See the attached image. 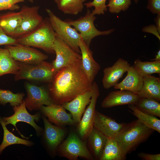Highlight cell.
Masks as SVG:
<instances>
[{
    "instance_id": "obj_1",
    "label": "cell",
    "mask_w": 160,
    "mask_h": 160,
    "mask_svg": "<svg viewBox=\"0 0 160 160\" xmlns=\"http://www.w3.org/2000/svg\"><path fill=\"white\" fill-rule=\"evenodd\" d=\"M92 84L84 71L81 60L59 70L49 86V91L54 103L61 105L91 90Z\"/></svg>"
},
{
    "instance_id": "obj_2",
    "label": "cell",
    "mask_w": 160,
    "mask_h": 160,
    "mask_svg": "<svg viewBox=\"0 0 160 160\" xmlns=\"http://www.w3.org/2000/svg\"><path fill=\"white\" fill-rule=\"evenodd\" d=\"M154 131L137 119L125 124L114 138L126 155L146 141Z\"/></svg>"
},
{
    "instance_id": "obj_3",
    "label": "cell",
    "mask_w": 160,
    "mask_h": 160,
    "mask_svg": "<svg viewBox=\"0 0 160 160\" xmlns=\"http://www.w3.org/2000/svg\"><path fill=\"white\" fill-rule=\"evenodd\" d=\"M57 36L48 18H46L34 31L17 39L18 44L39 48L52 54L55 53L53 45Z\"/></svg>"
},
{
    "instance_id": "obj_4",
    "label": "cell",
    "mask_w": 160,
    "mask_h": 160,
    "mask_svg": "<svg viewBox=\"0 0 160 160\" xmlns=\"http://www.w3.org/2000/svg\"><path fill=\"white\" fill-rule=\"evenodd\" d=\"M19 68L14 80L22 79L45 83H52L57 72L52 63L44 61L36 65L25 64L17 61Z\"/></svg>"
},
{
    "instance_id": "obj_5",
    "label": "cell",
    "mask_w": 160,
    "mask_h": 160,
    "mask_svg": "<svg viewBox=\"0 0 160 160\" xmlns=\"http://www.w3.org/2000/svg\"><path fill=\"white\" fill-rule=\"evenodd\" d=\"M57 151L60 156L70 160H76L79 157L87 160L94 159L86 142L73 130L59 145Z\"/></svg>"
},
{
    "instance_id": "obj_6",
    "label": "cell",
    "mask_w": 160,
    "mask_h": 160,
    "mask_svg": "<svg viewBox=\"0 0 160 160\" xmlns=\"http://www.w3.org/2000/svg\"><path fill=\"white\" fill-rule=\"evenodd\" d=\"M46 11L51 25L57 35L74 51L80 54L79 43L81 38L79 33L66 20L57 16L49 9Z\"/></svg>"
},
{
    "instance_id": "obj_7",
    "label": "cell",
    "mask_w": 160,
    "mask_h": 160,
    "mask_svg": "<svg viewBox=\"0 0 160 160\" xmlns=\"http://www.w3.org/2000/svg\"><path fill=\"white\" fill-rule=\"evenodd\" d=\"M96 19L89 9L85 15L77 20H66L77 31L87 46L89 47L92 39L101 35H108L113 32L114 29L105 31H100L95 27L94 22Z\"/></svg>"
},
{
    "instance_id": "obj_8",
    "label": "cell",
    "mask_w": 160,
    "mask_h": 160,
    "mask_svg": "<svg viewBox=\"0 0 160 160\" xmlns=\"http://www.w3.org/2000/svg\"><path fill=\"white\" fill-rule=\"evenodd\" d=\"M39 9L38 6L22 7L20 11L22 17L21 23L12 37L17 39L26 35L39 26L43 20L39 13Z\"/></svg>"
},
{
    "instance_id": "obj_9",
    "label": "cell",
    "mask_w": 160,
    "mask_h": 160,
    "mask_svg": "<svg viewBox=\"0 0 160 160\" xmlns=\"http://www.w3.org/2000/svg\"><path fill=\"white\" fill-rule=\"evenodd\" d=\"M92 95L89 105L83 115L81 119L77 124L78 135L82 140H86L93 127V121L95 106L100 91L97 84L93 81L91 86Z\"/></svg>"
},
{
    "instance_id": "obj_10",
    "label": "cell",
    "mask_w": 160,
    "mask_h": 160,
    "mask_svg": "<svg viewBox=\"0 0 160 160\" xmlns=\"http://www.w3.org/2000/svg\"><path fill=\"white\" fill-rule=\"evenodd\" d=\"M12 57L16 61L36 65L45 61L48 56L31 47L17 44L15 45H6Z\"/></svg>"
},
{
    "instance_id": "obj_11",
    "label": "cell",
    "mask_w": 160,
    "mask_h": 160,
    "mask_svg": "<svg viewBox=\"0 0 160 160\" xmlns=\"http://www.w3.org/2000/svg\"><path fill=\"white\" fill-rule=\"evenodd\" d=\"M27 96L24 100L26 108L30 111L40 110L41 106L55 103L49 93L44 88L28 82L25 84Z\"/></svg>"
},
{
    "instance_id": "obj_12",
    "label": "cell",
    "mask_w": 160,
    "mask_h": 160,
    "mask_svg": "<svg viewBox=\"0 0 160 160\" xmlns=\"http://www.w3.org/2000/svg\"><path fill=\"white\" fill-rule=\"evenodd\" d=\"M56 58L52 63L58 71L62 68L81 60L80 54L76 52L57 36L53 45Z\"/></svg>"
},
{
    "instance_id": "obj_13",
    "label": "cell",
    "mask_w": 160,
    "mask_h": 160,
    "mask_svg": "<svg viewBox=\"0 0 160 160\" xmlns=\"http://www.w3.org/2000/svg\"><path fill=\"white\" fill-rule=\"evenodd\" d=\"M14 114L8 117H3L2 118L7 126L9 124L13 125L23 137H25L18 130L16 124L19 122H23L30 124L35 130L36 135L39 136L42 135L43 132L42 128L38 126L35 121H39L41 118L40 113H37L35 114H30L27 110L25 101L23 100V103L19 106L13 108Z\"/></svg>"
},
{
    "instance_id": "obj_14",
    "label": "cell",
    "mask_w": 160,
    "mask_h": 160,
    "mask_svg": "<svg viewBox=\"0 0 160 160\" xmlns=\"http://www.w3.org/2000/svg\"><path fill=\"white\" fill-rule=\"evenodd\" d=\"M42 118L44 125L42 134L44 142L49 151L54 155L65 136L66 130L63 127L53 125L44 116Z\"/></svg>"
},
{
    "instance_id": "obj_15",
    "label": "cell",
    "mask_w": 160,
    "mask_h": 160,
    "mask_svg": "<svg viewBox=\"0 0 160 160\" xmlns=\"http://www.w3.org/2000/svg\"><path fill=\"white\" fill-rule=\"evenodd\" d=\"M40 110L49 122L56 126L64 127L76 124L71 114L67 113L62 105L55 103L46 106L43 105Z\"/></svg>"
},
{
    "instance_id": "obj_16",
    "label": "cell",
    "mask_w": 160,
    "mask_h": 160,
    "mask_svg": "<svg viewBox=\"0 0 160 160\" xmlns=\"http://www.w3.org/2000/svg\"><path fill=\"white\" fill-rule=\"evenodd\" d=\"M130 66L127 61L120 58L112 66L105 68L102 80L103 88L108 89L115 86Z\"/></svg>"
},
{
    "instance_id": "obj_17",
    "label": "cell",
    "mask_w": 160,
    "mask_h": 160,
    "mask_svg": "<svg viewBox=\"0 0 160 160\" xmlns=\"http://www.w3.org/2000/svg\"><path fill=\"white\" fill-rule=\"evenodd\" d=\"M125 123H119L111 117L95 110L93 127L108 138H114Z\"/></svg>"
},
{
    "instance_id": "obj_18",
    "label": "cell",
    "mask_w": 160,
    "mask_h": 160,
    "mask_svg": "<svg viewBox=\"0 0 160 160\" xmlns=\"http://www.w3.org/2000/svg\"><path fill=\"white\" fill-rule=\"evenodd\" d=\"M140 97L137 94L125 90H116L110 92L101 103L105 108L126 105H134Z\"/></svg>"
},
{
    "instance_id": "obj_19",
    "label": "cell",
    "mask_w": 160,
    "mask_h": 160,
    "mask_svg": "<svg viewBox=\"0 0 160 160\" xmlns=\"http://www.w3.org/2000/svg\"><path fill=\"white\" fill-rule=\"evenodd\" d=\"M79 47L81 54L82 68L90 81L92 83L100 69V65L94 60L92 51L82 38L79 41Z\"/></svg>"
},
{
    "instance_id": "obj_20",
    "label": "cell",
    "mask_w": 160,
    "mask_h": 160,
    "mask_svg": "<svg viewBox=\"0 0 160 160\" xmlns=\"http://www.w3.org/2000/svg\"><path fill=\"white\" fill-rule=\"evenodd\" d=\"M92 95V89L85 92L76 97L71 101L61 105L72 115L76 124L81 120L86 106L89 105Z\"/></svg>"
},
{
    "instance_id": "obj_21",
    "label": "cell",
    "mask_w": 160,
    "mask_h": 160,
    "mask_svg": "<svg viewBox=\"0 0 160 160\" xmlns=\"http://www.w3.org/2000/svg\"><path fill=\"white\" fill-rule=\"evenodd\" d=\"M126 76L120 82L113 87L116 89L125 90L137 94L140 90L143 83V76L133 66H130L127 70Z\"/></svg>"
},
{
    "instance_id": "obj_22",
    "label": "cell",
    "mask_w": 160,
    "mask_h": 160,
    "mask_svg": "<svg viewBox=\"0 0 160 160\" xmlns=\"http://www.w3.org/2000/svg\"><path fill=\"white\" fill-rule=\"evenodd\" d=\"M140 97L152 98L160 101V78L151 75L143 76V83L137 93Z\"/></svg>"
},
{
    "instance_id": "obj_23",
    "label": "cell",
    "mask_w": 160,
    "mask_h": 160,
    "mask_svg": "<svg viewBox=\"0 0 160 160\" xmlns=\"http://www.w3.org/2000/svg\"><path fill=\"white\" fill-rule=\"evenodd\" d=\"M21 20L20 11L9 12L0 15V26L6 34L12 37L19 27Z\"/></svg>"
},
{
    "instance_id": "obj_24",
    "label": "cell",
    "mask_w": 160,
    "mask_h": 160,
    "mask_svg": "<svg viewBox=\"0 0 160 160\" xmlns=\"http://www.w3.org/2000/svg\"><path fill=\"white\" fill-rule=\"evenodd\" d=\"M108 137L94 127L87 138L93 157L99 160L108 140Z\"/></svg>"
},
{
    "instance_id": "obj_25",
    "label": "cell",
    "mask_w": 160,
    "mask_h": 160,
    "mask_svg": "<svg viewBox=\"0 0 160 160\" xmlns=\"http://www.w3.org/2000/svg\"><path fill=\"white\" fill-rule=\"evenodd\" d=\"M19 68L17 61L6 48H0V77L5 74H15Z\"/></svg>"
},
{
    "instance_id": "obj_26",
    "label": "cell",
    "mask_w": 160,
    "mask_h": 160,
    "mask_svg": "<svg viewBox=\"0 0 160 160\" xmlns=\"http://www.w3.org/2000/svg\"><path fill=\"white\" fill-rule=\"evenodd\" d=\"M126 155L114 138H108L100 160H124Z\"/></svg>"
},
{
    "instance_id": "obj_27",
    "label": "cell",
    "mask_w": 160,
    "mask_h": 160,
    "mask_svg": "<svg viewBox=\"0 0 160 160\" xmlns=\"http://www.w3.org/2000/svg\"><path fill=\"white\" fill-rule=\"evenodd\" d=\"M0 124L3 130V138L2 142L0 145V154H1L4 149L7 146L12 145L20 144L31 146L33 143L28 140L19 138L14 135L7 128L2 118L0 116Z\"/></svg>"
},
{
    "instance_id": "obj_28",
    "label": "cell",
    "mask_w": 160,
    "mask_h": 160,
    "mask_svg": "<svg viewBox=\"0 0 160 160\" xmlns=\"http://www.w3.org/2000/svg\"><path fill=\"white\" fill-rule=\"evenodd\" d=\"M129 111L144 125L160 133V120L156 117L145 113L138 109L134 105H129Z\"/></svg>"
},
{
    "instance_id": "obj_29",
    "label": "cell",
    "mask_w": 160,
    "mask_h": 160,
    "mask_svg": "<svg viewBox=\"0 0 160 160\" xmlns=\"http://www.w3.org/2000/svg\"><path fill=\"white\" fill-rule=\"evenodd\" d=\"M87 0H54L58 9L65 14L77 15L83 11Z\"/></svg>"
},
{
    "instance_id": "obj_30",
    "label": "cell",
    "mask_w": 160,
    "mask_h": 160,
    "mask_svg": "<svg viewBox=\"0 0 160 160\" xmlns=\"http://www.w3.org/2000/svg\"><path fill=\"white\" fill-rule=\"evenodd\" d=\"M153 99L140 97L135 105L139 110L150 115L160 117V103Z\"/></svg>"
},
{
    "instance_id": "obj_31",
    "label": "cell",
    "mask_w": 160,
    "mask_h": 160,
    "mask_svg": "<svg viewBox=\"0 0 160 160\" xmlns=\"http://www.w3.org/2000/svg\"><path fill=\"white\" fill-rule=\"evenodd\" d=\"M133 66L143 76L160 73V60L142 62L137 59L135 61Z\"/></svg>"
},
{
    "instance_id": "obj_32",
    "label": "cell",
    "mask_w": 160,
    "mask_h": 160,
    "mask_svg": "<svg viewBox=\"0 0 160 160\" xmlns=\"http://www.w3.org/2000/svg\"><path fill=\"white\" fill-rule=\"evenodd\" d=\"M25 94L20 92L14 93L9 90L0 89V104L3 105L9 103L11 106H19L23 101Z\"/></svg>"
},
{
    "instance_id": "obj_33",
    "label": "cell",
    "mask_w": 160,
    "mask_h": 160,
    "mask_svg": "<svg viewBox=\"0 0 160 160\" xmlns=\"http://www.w3.org/2000/svg\"><path fill=\"white\" fill-rule=\"evenodd\" d=\"M131 0H109L106 7L111 13L118 14L126 11L131 4ZM137 3L138 0H134Z\"/></svg>"
},
{
    "instance_id": "obj_34",
    "label": "cell",
    "mask_w": 160,
    "mask_h": 160,
    "mask_svg": "<svg viewBox=\"0 0 160 160\" xmlns=\"http://www.w3.org/2000/svg\"><path fill=\"white\" fill-rule=\"evenodd\" d=\"M107 0H93L92 1L84 3V5L87 8L94 7L92 13L94 15H103L107 10L106 5Z\"/></svg>"
},
{
    "instance_id": "obj_35",
    "label": "cell",
    "mask_w": 160,
    "mask_h": 160,
    "mask_svg": "<svg viewBox=\"0 0 160 160\" xmlns=\"http://www.w3.org/2000/svg\"><path fill=\"white\" fill-rule=\"evenodd\" d=\"M25 0H0V11L8 10L12 11L20 8L17 4L25 1Z\"/></svg>"
},
{
    "instance_id": "obj_36",
    "label": "cell",
    "mask_w": 160,
    "mask_h": 160,
    "mask_svg": "<svg viewBox=\"0 0 160 160\" xmlns=\"http://www.w3.org/2000/svg\"><path fill=\"white\" fill-rule=\"evenodd\" d=\"M17 44V39L7 35L0 26V46L15 45Z\"/></svg>"
},
{
    "instance_id": "obj_37",
    "label": "cell",
    "mask_w": 160,
    "mask_h": 160,
    "mask_svg": "<svg viewBox=\"0 0 160 160\" xmlns=\"http://www.w3.org/2000/svg\"><path fill=\"white\" fill-rule=\"evenodd\" d=\"M147 8L153 14H160V0H148Z\"/></svg>"
},
{
    "instance_id": "obj_38",
    "label": "cell",
    "mask_w": 160,
    "mask_h": 160,
    "mask_svg": "<svg viewBox=\"0 0 160 160\" xmlns=\"http://www.w3.org/2000/svg\"><path fill=\"white\" fill-rule=\"evenodd\" d=\"M138 156L144 160H160V154H150L143 152L138 154Z\"/></svg>"
},
{
    "instance_id": "obj_39",
    "label": "cell",
    "mask_w": 160,
    "mask_h": 160,
    "mask_svg": "<svg viewBox=\"0 0 160 160\" xmlns=\"http://www.w3.org/2000/svg\"><path fill=\"white\" fill-rule=\"evenodd\" d=\"M143 32L151 33L155 35L160 40V34L156 27L153 25L143 28L142 30Z\"/></svg>"
},
{
    "instance_id": "obj_40",
    "label": "cell",
    "mask_w": 160,
    "mask_h": 160,
    "mask_svg": "<svg viewBox=\"0 0 160 160\" xmlns=\"http://www.w3.org/2000/svg\"><path fill=\"white\" fill-rule=\"evenodd\" d=\"M154 20L156 26L157 28L158 31L160 33V14L157 15Z\"/></svg>"
},
{
    "instance_id": "obj_41",
    "label": "cell",
    "mask_w": 160,
    "mask_h": 160,
    "mask_svg": "<svg viewBox=\"0 0 160 160\" xmlns=\"http://www.w3.org/2000/svg\"><path fill=\"white\" fill-rule=\"evenodd\" d=\"M151 61L160 60V50H159L157 52V54L155 55L154 59L151 60Z\"/></svg>"
},
{
    "instance_id": "obj_42",
    "label": "cell",
    "mask_w": 160,
    "mask_h": 160,
    "mask_svg": "<svg viewBox=\"0 0 160 160\" xmlns=\"http://www.w3.org/2000/svg\"><path fill=\"white\" fill-rule=\"evenodd\" d=\"M27 0L29 2H30L31 3H33V0Z\"/></svg>"
}]
</instances>
